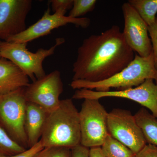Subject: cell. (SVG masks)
Masks as SVG:
<instances>
[{
  "label": "cell",
  "instance_id": "21",
  "mask_svg": "<svg viewBox=\"0 0 157 157\" xmlns=\"http://www.w3.org/2000/svg\"><path fill=\"white\" fill-rule=\"evenodd\" d=\"M148 31L152 46L155 66L157 70V17L154 23L148 26Z\"/></svg>",
  "mask_w": 157,
  "mask_h": 157
},
{
  "label": "cell",
  "instance_id": "4",
  "mask_svg": "<svg viewBox=\"0 0 157 157\" xmlns=\"http://www.w3.org/2000/svg\"><path fill=\"white\" fill-rule=\"evenodd\" d=\"M65 42L64 38H57L55 45L49 49L40 48L33 53L27 48L28 43L0 40V58L13 63L34 82L46 75L43 67V61L53 55L57 47Z\"/></svg>",
  "mask_w": 157,
  "mask_h": 157
},
{
  "label": "cell",
  "instance_id": "7",
  "mask_svg": "<svg viewBox=\"0 0 157 157\" xmlns=\"http://www.w3.org/2000/svg\"><path fill=\"white\" fill-rule=\"evenodd\" d=\"M107 127L109 135L137 154L147 144L135 116L130 110L116 108L108 113Z\"/></svg>",
  "mask_w": 157,
  "mask_h": 157
},
{
  "label": "cell",
  "instance_id": "19",
  "mask_svg": "<svg viewBox=\"0 0 157 157\" xmlns=\"http://www.w3.org/2000/svg\"><path fill=\"white\" fill-rule=\"evenodd\" d=\"M96 0H73V6L68 16L72 18H81L94 10Z\"/></svg>",
  "mask_w": 157,
  "mask_h": 157
},
{
  "label": "cell",
  "instance_id": "17",
  "mask_svg": "<svg viewBox=\"0 0 157 157\" xmlns=\"http://www.w3.org/2000/svg\"><path fill=\"white\" fill-rule=\"evenodd\" d=\"M101 148L106 157H136V156L130 148L109 134Z\"/></svg>",
  "mask_w": 157,
  "mask_h": 157
},
{
  "label": "cell",
  "instance_id": "22",
  "mask_svg": "<svg viewBox=\"0 0 157 157\" xmlns=\"http://www.w3.org/2000/svg\"><path fill=\"white\" fill-rule=\"evenodd\" d=\"M53 13L58 10L67 12L71 10L73 6V0H52L49 1Z\"/></svg>",
  "mask_w": 157,
  "mask_h": 157
},
{
  "label": "cell",
  "instance_id": "26",
  "mask_svg": "<svg viewBox=\"0 0 157 157\" xmlns=\"http://www.w3.org/2000/svg\"><path fill=\"white\" fill-rule=\"evenodd\" d=\"M89 156L90 157H106L103 154L101 147L90 148Z\"/></svg>",
  "mask_w": 157,
  "mask_h": 157
},
{
  "label": "cell",
  "instance_id": "10",
  "mask_svg": "<svg viewBox=\"0 0 157 157\" xmlns=\"http://www.w3.org/2000/svg\"><path fill=\"white\" fill-rule=\"evenodd\" d=\"M63 90L60 72L56 70L30 83L25 88V96L27 102L37 104L49 113L58 107Z\"/></svg>",
  "mask_w": 157,
  "mask_h": 157
},
{
  "label": "cell",
  "instance_id": "14",
  "mask_svg": "<svg viewBox=\"0 0 157 157\" xmlns=\"http://www.w3.org/2000/svg\"><path fill=\"white\" fill-rule=\"evenodd\" d=\"M48 113L37 104L27 102L25 127L29 148L39 143Z\"/></svg>",
  "mask_w": 157,
  "mask_h": 157
},
{
  "label": "cell",
  "instance_id": "15",
  "mask_svg": "<svg viewBox=\"0 0 157 157\" xmlns=\"http://www.w3.org/2000/svg\"><path fill=\"white\" fill-rule=\"evenodd\" d=\"M147 144L157 147V119L142 107L134 115Z\"/></svg>",
  "mask_w": 157,
  "mask_h": 157
},
{
  "label": "cell",
  "instance_id": "11",
  "mask_svg": "<svg viewBox=\"0 0 157 157\" xmlns=\"http://www.w3.org/2000/svg\"><path fill=\"white\" fill-rule=\"evenodd\" d=\"M122 10L124 22L122 33L126 42L139 56L148 57L153 52L148 26L128 3L123 4Z\"/></svg>",
  "mask_w": 157,
  "mask_h": 157
},
{
  "label": "cell",
  "instance_id": "23",
  "mask_svg": "<svg viewBox=\"0 0 157 157\" xmlns=\"http://www.w3.org/2000/svg\"><path fill=\"white\" fill-rule=\"evenodd\" d=\"M44 148L42 144L39 141L36 144L27 149L25 151L19 154L14 155L8 156L5 155H0V157H33L34 155L36 154L39 151Z\"/></svg>",
  "mask_w": 157,
  "mask_h": 157
},
{
  "label": "cell",
  "instance_id": "25",
  "mask_svg": "<svg viewBox=\"0 0 157 157\" xmlns=\"http://www.w3.org/2000/svg\"><path fill=\"white\" fill-rule=\"evenodd\" d=\"M89 149L79 144L71 149L72 157H90Z\"/></svg>",
  "mask_w": 157,
  "mask_h": 157
},
{
  "label": "cell",
  "instance_id": "20",
  "mask_svg": "<svg viewBox=\"0 0 157 157\" xmlns=\"http://www.w3.org/2000/svg\"><path fill=\"white\" fill-rule=\"evenodd\" d=\"M33 157H72L71 149L63 147H45Z\"/></svg>",
  "mask_w": 157,
  "mask_h": 157
},
{
  "label": "cell",
  "instance_id": "5",
  "mask_svg": "<svg viewBox=\"0 0 157 157\" xmlns=\"http://www.w3.org/2000/svg\"><path fill=\"white\" fill-rule=\"evenodd\" d=\"M25 88L0 97V127L12 140L29 149L25 131L27 101Z\"/></svg>",
  "mask_w": 157,
  "mask_h": 157
},
{
  "label": "cell",
  "instance_id": "16",
  "mask_svg": "<svg viewBox=\"0 0 157 157\" xmlns=\"http://www.w3.org/2000/svg\"><path fill=\"white\" fill-rule=\"evenodd\" d=\"M132 6L147 26L153 24L157 13V0H129Z\"/></svg>",
  "mask_w": 157,
  "mask_h": 157
},
{
  "label": "cell",
  "instance_id": "8",
  "mask_svg": "<svg viewBox=\"0 0 157 157\" xmlns=\"http://www.w3.org/2000/svg\"><path fill=\"white\" fill-rule=\"evenodd\" d=\"M106 97L125 98L137 102L151 111L157 119V84L152 79H146L137 87L124 90L96 91L85 89L77 90L72 97L76 100L96 99Z\"/></svg>",
  "mask_w": 157,
  "mask_h": 157
},
{
  "label": "cell",
  "instance_id": "13",
  "mask_svg": "<svg viewBox=\"0 0 157 157\" xmlns=\"http://www.w3.org/2000/svg\"><path fill=\"white\" fill-rule=\"evenodd\" d=\"M28 76L13 63L0 58V97L30 84Z\"/></svg>",
  "mask_w": 157,
  "mask_h": 157
},
{
  "label": "cell",
  "instance_id": "2",
  "mask_svg": "<svg viewBox=\"0 0 157 157\" xmlns=\"http://www.w3.org/2000/svg\"><path fill=\"white\" fill-rule=\"evenodd\" d=\"M79 111L72 99L61 100L58 107L48 113L40 140L44 148L71 149L80 144Z\"/></svg>",
  "mask_w": 157,
  "mask_h": 157
},
{
  "label": "cell",
  "instance_id": "12",
  "mask_svg": "<svg viewBox=\"0 0 157 157\" xmlns=\"http://www.w3.org/2000/svg\"><path fill=\"white\" fill-rule=\"evenodd\" d=\"M32 0H0V40L7 41L26 29Z\"/></svg>",
  "mask_w": 157,
  "mask_h": 157
},
{
  "label": "cell",
  "instance_id": "9",
  "mask_svg": "<svg viewBox=\"0 0 157 157\" xmlns=\"http://www.w3.org/2000/svg\"><path fill=\"white\" fill-rule=\"evenodd\" d=\"M50 11L48 7L36 22L30 26L22 33L11 37L7 42L28 43L48 35L53 30L69 24L83 29L87 28L90 24V19L88 17L72 18L66 16L67 12L63 10H58L52 14H51Z\"/></svg>",
  "mask_w": 157,
  "mask_h": 157
},
{
  "label": "cell",
  "instance_id": "24",
  "mask_svg": "<svg viewBox=\"0 0 157 157\" xmlns=\"http://www.w3.org/2000/svg\"><path fill=\"white\" fill-rule=\"evenodd\" d=\"M136 157H157V147L147 144Z\"/></svg>",
  "mask_w": 157,
  "mask_h": 157
},
{
  "label": "cell",
  "instance_id": "3",
  "mask_svg": "<svg viewBox=\"0 0 157 157\" xmlns=\"http://www.w3.org/2000/svg\"><path fill=\"white\" fill-rule=\"evenodd\" d=\"M147 79H153L157 84V70L153 52L147 57L135 54L133 60L126 67L107 79L96 82L72 80L70 86L76 90L85 89L106 92L112 88L124 90L137 87Z\"/></svg>",
  "mask_w": 157,
  "mask_h": 157
},
{
  "label": "cell",
  "instance_id": "18",
  "mask_svg": "<svg viewBox=\"0 0 157 157\" xmlns=\"http://www.w3.org/2000/svg\"><path fill=\"white\" fill-rule=\"evenodd\" d=\"M26 150L11 140L0 127V155H14L21 153Z\"/></svg>",
  "mask_w": 157,
  "mask_h": 157
},
{
  "label": "cell",
  "instance_id": "1",
  "mask_svg": "<svg viewBox=\"0 0 157 157\" xmlns=\"http://www.w3.org/2000/svg\"><path fill=\"white\" fill-rule=\"evenodd\" d=\"M120 28L113 25L99 35L83 40L73 64L72 80L93 82L110 78L126 67L135 58Z\"/></svg>",
  "mask_w": 157,
  "mask_h": 157
},
{
  "label": "cell",
  "instance_id": "6",
  "mask_svg": "<svg viewBox=\"0 0 157 157\" xmlns=\"http://www.w3.org/2000/svg\"><path fill=\"white\" fill-rule=\"evenodd\" d=\"M79 111L80 144L88 148L101 147L108 133V113L99 100L84 99Z\"/></svg>",
  "mask_w": 157,
  "mask_h": 157
}]
</instances>
